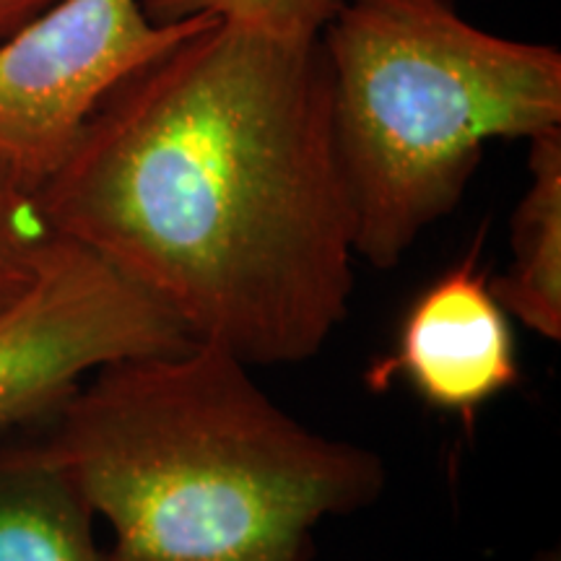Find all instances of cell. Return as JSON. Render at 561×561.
<instances>
[{"label": "cell", "mask_w": 561, "mask_h": 561, "mask_svg": "<svg viewBox=\"0 0 561 561\" xmlns=\"http://www.w3.org/2000/svg\"><path fill=\"white\" fill-rule=\"evenodd\" d=\"M214 16L157 24L140 0H55L0 42V161L37 193L104 96Z\"/></svg>", "instance_id": "277c9868"}, {"label": "cell", "mask_w": 561, "mask_h": 561, "mask_svg": "<svg viewBox=\"0 0 561 561\" xmlns=\"http://www.w3.org/2000/svg\"><path fill=\"white\" fill-rule=\"evenodd\" d=\"M538 561H561V559H559V551H549V553H543Z\"/></svg>", "instance_id": "7c38bea8"}, {"label": "cell", "mask_w": 561, "mask_h": 561, "mask_svg": "<svg viewBox=\"0 0 561 561\" xmlns=\"http://www.w3.org/2000/svg\"><path fill=\"white\" fill-rule=\"evenodd\" d=\"M528 187L512 214V265L489 278L504 312L546 341L561 339V130L530 140Z\"/></svg>", "instance_id": "ba28073f"}, {"label": "cell", "mask_w": 561, "mask_h": 561, "mask_svg": "<svg viewBox=\"0 0 561 561\" xmlns=\"http://www.w3.org/2000/svg\"><path fill=\"white\" fill-rule=\"evenodd\" d=\"M26 432L128 561H314V530L388 486L380 455L307 430L214 341L104 364Z\"/></svg>", "instance_id": "7a4b0ae2"}, {"label": "cell", "mask_w": 561, "mask_h": 561, "mask_svg": "<svg viewBox=\"0 0 561 561\" xmlns=\"http://www.w3.org/2000/svg\"><path fill=\"white\" fill-rule=\"evenodd\" d=\"M96 515L26 430L0 434V561H128L100 543Z\"/></svg>", "instance_id": "52a82bcc"}, {"label": "cell", "mask_w": 561, "mask_h": 561, "mask_svg": "<svg viewBox=\"0 0 561 561\" xmlns=\"http://www.w3.org/2000/svg\"><path fill=\"white\" fill-rule=\"evenodd\" d=\"M34 203L193 339L312 359L356 257L322 24L214 16L104 96Z\"/></svg>", "instance_id": "6da1fadb"}, {"label": "cell", "mask_w": 561, "mask_h": 561, "mask_svg": "<svg viewBox=\"0 0 561 561\" xmlns=\"http://www.w3.org/2000/svg\"><path fill=\"white\" fill-rule=\"evenodd\" d=\"M53 3L55 0H0V42L9 39Z\"/></svg>", "instance_id": "8fae6325"}, {"label": "cell", "mask_w": 561, "mask_h": 561, "mask_svg": "<svg viewBox=\"0 0 561 561\" xmlns=\"http://www.w3.org/2000/svg\"><path fill=\"white\" fill-rule=\"evenodd\" d=\"M191 343L193 335L133 280L53 234L37 284L0 314V434L50 416L104 364Z\"/></svg>", "instance_id": "5b68a950"}, {"label": "cell", "mask_w": 561, "mask_h": 561, "mask_svg": "<svg viewBox=\"0 0 561 561\" xmlns=\"http://www.w3.org/2000/svg\"><path fill=\"white\" fill-rule=\"evenodd\" d=\"M146 16L157 24L195 16V13H280V16H322L335 0H140Z\"/></svg>", "instance_id": "30bf717a"}, {"label": "cell", "mask_w": 561, "mask_h": 561, "mask_svg": "<svg viewBox=\"0 0 561 561\" xmlns=\"http://www.w3.org/2000/svg\"><path fill=\"white\" fill-rule=\"evenodd\" d=\"M481 237L458 265L426 286L405 314L396 351L369 367L371 390L403 377L421 401L458 413L471 424L476 411L520 377L510 314L479 271Z\"/></svg>", "instance_id": "8992f818"}, {"label": "cell", "mask_w": 561, "mask_h": 561, "mask_svg": "<svg viewBox=\"0 0 561 561\" xmlns=\"http://www.w3.org/2000/svg\"><path fill=\"white\" fill-rule=\"evenodd\" d=\"M50 237L53 231L39 219L34 191L0 161V314L37 284Z\"/></svg>", "instance_id": "9c48e42d"}, {"label": "cell", "mask_w": 561, "mask_h": 561, "mask_svg": "<svg viewBox=\"0 0 561 561\" xmlns=\"http://www.w3.org/2000/svg\"><path fill=\"white\" fill-rule=\"evenodd\" d=\"M356 257L392 268L458 206L489 140L561 130V53L453 0H341L322 26Z\"/></svg>", "instance_id": "3957f363"}]
</instances>
